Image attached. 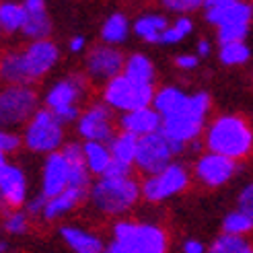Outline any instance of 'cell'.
Masks as SVG:
<instances>
[{
	"label": "cell",
	"mask_w": 253,
	"mask_h": 253,
	"mask_svg": "<svg viewBox=\"0 0 253 253\" xmlns=\"http://www.w3.org/2000/svg\"><path fill=\"white\" fill-rule=\"evenodd\" d=\"M60 58V52L54 42H31L23 52H10L0 60V77L8 84H23L42 79L49 72Z\"/></svg>",
	"instance_id": "6da1fadb"
},
{
	"label": "cell",
	"mask_w": 253,
	"mask_h": 253,
	"mask_svg": "<svg viewBox=\"0 0 253 253\" xmlns=\"http://www.w3.org/2000/svg\"><path fill=\"white\" fill-rule=\"evenodd\" d=\"M204 146L208 153H216L239 163L253 150V128L243 116L224 113L214 118L206 128Z\"/></svg>",
	"instance_id": "7a4b0ae2"
},
{
	"label": "cell",
	"mask_w": 253,
	"mask_h": 253,
	"mask_svg": "<svg viewBox=\"0 0 253 253\" xmlns=\"http://www.w3.org/2000/svg\"><path fill=\"white\" fill-rule=\"evenodd\" d=\"M208 111H210V95L208 93L200 91V93L189 95L187 105L179 113L163 120L161 134L165 136L167 140L177 142V144H183V146L194 144V142H198L200 134L204 132Z\"/></svg>",
	"instance_id": "3957f363"
},
{
	"label": "cell",
	"mask_w": 253,
	"mask_h": 253,
	"mask_svg": "<svg viewBox=\"0 0 253 253\" xmlns=\"http://www.w3.org/2000/svg\"><path fill=\"white\" fill-rule=\"evenodd\" d=\"M107 253H167V235L157 224L122 220L113 226Z\"/></svg>",
	"instance_id": "277c9868"
},
{
	"label": "cell",
	"mask_w": 253,
	"mask_h": 253,
	"mask_svg": "<svg viewBox=\"0 0 253 253\" xmlns=\"http://www.w3.org/2000/svg\"><path fill=\"white\" fill-rule=\"evenodd\" d=\"M142 194V185L134 177L126 179H101L91 189V200L103 214H124L130 210Z\"/></svg>",
	"instance_id": "5b68a950"
},
{
	"label": "cell",
	"mask_w": 253,
	"mask_h": 253,
	"mask_svg": "<svg viewBox=\"0 0 253 253\" xmlns=\"http://www.w3.org/2000/svg\"><path fill=\"white\" fill-rule=\"evenodd\" d=\"M37 113V95L31 86L8 84L0 91V128H19Z\"/></svg>",
	"instance_id": "8992f818"
},
{
	"label": "cell",
	"mask_w": 253,
	"mask_h": 253,
	"mask_svg": "<svg viewBox=\"0 0 253 253\" xmlns=\"http://www.w3.org/2000/svg\"><path fill=\"white\" fill-rule=\"evenodd\" d=\"M105 103L113 109H122L124 113L138 111L150 107L155 101V88L153 84H140L130 81L126 74H120L113 81L107 83L103 91Z\"/></svg>",
	"instance_id": "52a82bcc"
},
{
	"label": "cell",
	"mask_w": 253,
	"mask_h": 253,
	"mask_svg": "<svg viewBox=\"0 0 253 253\" xmlns=\"http://www.w3.org/2000/svg\"><path fill=\"white\" fill-rule=\"evenodd\" d=\"M62 122L54 116L49 109H37V113L31 118V122L25 126L23 140L29 150L33 153H58L62 144Z\"/></svg>",
	"instance_id": "ba28073f"
},
{
	"label": "cell",
	"mask_w": 253,
	"mask_h": 253,
	"mask_svg": "<svg viewBox=\"0 0 253 253\" xmlns=\"http://www.w3.org/2000/svg\"><path fill=\"white\" fill-rule=\"evenodd\" d=\"M189 185V171L181 163H171V165L157 175H150L142 183V196L148 202H163L181 194Z\"/></svg>",
	"instance_id": "9c48e42d"
},
{
	"label": "cell",
	"mask_w": 253,
	"mask_h": 253,
	"mask_svg": "<svg viewBox=\"0 0 253 253\" xmlns=\"http://www.w3.org/2000/svg\"><path fill=\"white\" fill-rule=\"evenodd\" d=\"M173 157L175 155L171 150L169 140L161 132H157V134H150V136L140 138L134 165L150 177V175H157L161 171H165L173 163Z\"/></svg>",
	"instance_id": "30bf717a"
},
{
	"label": "cell",
	"mask_w": 253,
	"mask_h": 253,
	"mask_svg": "<svg viewBox=\"0 0 253 253\" xmlns=\"http://www.w3.org/2000/svg\"><path fill=\"white\" fill-rule=\"evenodd\" d=\"M239 171V163L233 159H226L216 153H204L200 155L196 165H194V175L196 179L206 185V187H220L229 183Z\"/></svg>",
	"instance_id": "8fae6325"
},
{
	"label": "cell",
	"mask_w": 253,
	"mask_h": 253,
	"mask_svg": "<svg viewBox=\"0 0 253 253\" xmlns=\"http://www.w3.org/2000/svg\"><path fill=\"white\" fill-rule=\"evenodd\" d=\"M204 17L216 29L226 25H251L253 4L245 0H208L204 2Z\"/></svg>",
	"instance_id": "7c38bea8"
},
{
	"label": "cell",
	"mask_w": 253,
	"mask_h": 253,
	"mask_svg": "<svg viewBox=\"0 0 253 253\" xmlns=\"http://www.w3.org/2000/svg\"><path fill=\"white\" fill-rule=\"evenodd\" d=\"M126 66V60L120 49L111 45H95L86 56V70L95 81H113L120 77Z\"/></svg>",
	"instance_id": "4fadbf2b"
},
{
	"label": "cell",
	"mask_w": 253,
	"mask_h": 253,
	"mask_svg": "<svg viewBox=\"0 0 253 253\" xmlns=\"http://www.w3.org/2000/svg\"><path fill=\"white\" fill-rule=\"evenodd\" d=\"M79 134L83 138H86V142H109L116 136H113V126H111V111L105 105H93L88 107L81 120H79Z\"/></svg>",
	"instance_id": "5bb4252c"
},
{
	"label": "cell",
	"mask_w": 253,
	"mask_h": 253,
	"mask_svg": "<svg viewBox=\"0 0 253 253\" xmlns=\"http://www.w3.org/2000/svg\"><path fill=\"white\" fill-rule=\"evenodd\" d=\"M86 81L83 74H72V77L56 83L45 97V105L49 111H60L68 107H79V101L84 95Z\"/></svg>",
	"instance_id": "9a60e30c"
},
{
	"label": "cell",
	"mask_w": 253,
	"mask_h": 253,
	"mask_svg": "<svg viewBox=\"0 0 253 253\" xmlns=\"http://www.w3.org/2000/svg\"><path fill=\"white\" fill-rule=\"evenodd\" d=\"M70 185V165L66 157L60 153H52L47 155L45 165H43V189L42 194L52 200L56 196H60L62 192H66Z\"/></svg>",
	"instance_id": "2e32d148"
},
{
	"label": "cell",
	"mask_w": 253,
	"mask_h": 253,
	"mask_svg": "<svg viewBox=\"0 0 253 253\" xmlns=\"http://www.w3.org/2000/svg\"><path fill=\"white\" fill-rule=\"evenodd\" d=\"M27 198V179L17 165H4L0 169V206L19 208Z\"/></svg>",
	"instance_id": "e0dca14e"
},
{
	"label": "cell",
	"mask_w": 253,
	"mask_h": 253,
	"mask_svg": "<svg viewBox=\"0 0 253 253\" xmlns=\"http://www.w3.org/2000/svg\"><path fill=\"white\" fill-rule=\"evenodd\" d=\"M120 126H122V132L144 138V136L161 132L163 118L157 113L155 107H144V109H138V111L124 113L122 120H120Z\"/></svg>",
	"instance_id": "ac0fdd59"
},
{
	"label": "cell",
	"mask_w": 253,
	"mask_h": 253,
	"mask_svg": "<svg viewBox=\"0 0 253 253\" xmlns=\"http://www.w3.org/2000/svg\"><path fill=\"white\" fill-rule=\"evenodd\" d=\"M23 6L27 10V21H25L23 33L31 37L33 42H43L49 35V31H52V23H49V17L45 12V4L42 0H27Z\"/></svg>",
	"instance_id": "d6986e66"
},
{
	"label": "cell",
	"mask_w": 253,
	"mask_h": 253,
	"mask_svg": "<svg viewBox=\"0 0 253 253\" xmlns=\"http://www.w3.org/2000/svg\"><path fill=\"white\" fill-rule=\"evenodd\" d=\"M189 101V95L183 93L181 88L177 86H165V88H159L155 93V101H153V107L157 109L159 116L165 120L171 118L175 113H179Z\"/></svg>",
	"instance_id": "ffe728a7"
},
{
	"label": "cell",
	"mask_w": 253,
	"mask_h": 253,
	"mask_svg": "<svg viewBox=\"0 0 253 253\" xmlns=\"http://www.w3.org/2000/svg\"><path fill=\"white\" fill-rule=\"evenodd\" d=\"M86 192L88 189H84V187H68L66 192H62L60 196L47 200L45 210H43V218L52 220V218L60 216V214L72 210L74 206H79L81 202L86 198Z\"/></svg>",
	"instance_id": "44dd1931"
},
{
	"label": "cell",
	"mask_w": 253,
	"mask_h": 253,
	"mask_svg": "<svg viewBox=\"0 0 253 253\" xmlns=\"http://www.w3.org/2000/svg\"><path fill=\"white\" fill-rule=\"evenodd\" d=\"M169 25L171 23L163 15L150 12V15H142L134 21V33L148 43H161V37L169 29Z\"/></svg>",
	"instance_id": "7402d4cb"
},
{
	"label": "cell",
	"mask_w": 253,
	"mask_h": 253,
	"mask_svg": "<svg viewBox=\"0 0 253 253\" xmlns=\"http://www.w3.org/2000/svg\"><path fill=\"white\" fill-rule=\"evenodd\" d=\"M60 235L70 245V249H74L77 253H101L103 251V243H101V239L91 235V233H86V231H83V229L62 226Z\"/></svg>",
	"instance_id": "603a6c76"
},
{
	"label": "cell",
	"mask_w": 253,
	"mask_h": 253,
	"mask_svg": "<svg viewBox=\"0 0 253 253\" xmlns=\"http://www.w3.org/2000/svg\"><path fill=\"white\" fill-rule=\"evenodd\" d=\"M138 144H140V138L122 132L111 140L109 144V153L113 157V161H120L124 165H134L136 163V155H138Z\"/></svg>",
	"instance_id": "cb8c5ba5"
},
{
	"label": "cell",
	"mask_w": 253,
	"mask_h": 253,
	"mask_svg": "<svg viewBox=\"0 0 253 253\" xmlns=\"http://www.w3.org/2000/svg\"><path fill=\"white\" fill-rule=\"evenodd\" d=\"M124 74L134 83L140 84H153L155 83V66L144 54H134L126 60Z\"/></svg>",
	"instance_id": "d4e9b609"
},
{
	"label": "cell",
	"mask_w": 253,
	"mask_h": 253,
	"mask_svg": "<svg viewBox=\"0 0 253 253\" xmlns=\"http://www.w3.org/2000/svg\"><path fill=\"white\" fill-rule=\"evenodd\" d=\"M83 150H84V163H86L88 171L103 177V173L107 171V167L113 161L109 148L105 144H99V142H86L83 146Z\"/></svg>",
	"instance_id": "484cf974"
},
{
	"label": "cell",
	"mask_w": 253,
	"mask_h": 253,
	"mask_svg": "<svg viewBox=\"0 0 253 253\" xmlns=\"http://www.w3.org/2000/svg\"><path fill=\"white\" fill-rule=\"evenodd\" d=\"M128 33H130V23H128V17L122 15V12H113L103 23V27H101V37H103V42L107 45L126 42Z\"/></svg>",
	"instance_id": "4316f807"
},
{
	"label": "cell",
	"mask_w": 253,
	"mask_h": 253,
	"mask_svg": "<svg viewBox=\"0 0 253 253\" xmlns=\"http://www.w3.org/2000/svg\"><path fill=\"white\" fill-rule=\"evenodd\" d=\"M206 253H253V241L247 237H233V235H220L210 243Z\"/></svg>",
	"instance_id": "83f0119b"
},
{
	"label": "cell",
	"mask_w": 253,
	"mask_h": 253,
	"mask_svg": "<svg viewBox=\"0 0 253 253\" xmlns=\"http://www.w3.org/2000/svg\"><path fill=\"white\" fill-rule=\"evenodd\" d=\"M25 21H27V10L23 4H15V2H2L0 4V25L2 29L12 33V31H23Z\"/></svg>",
	"instance_id": "f1b7e54d"
},
{
	"label": "cell",
	"mask_w": 253,
	"mask_h": 253,
	"mask_svg": "<svg viewBox=\"0 0 253 253\" xmlns=\"http://www.w3.org/2000/svg\"><path fill=\"white\" fill-rule=\"evenodd\" d=\"M222 233L233 237H247L253 233V218L239 210H233L222 218Z\"/></svg>",
	"instance_id": "f546056e"
},
{
	"label": "cell",
	"mask_w": 253,
	"mask_h": 253,
	"mask_svg": "<svg viewBox=\"0 0 253 253\" xmlns=\"http://www.w3.org/2000/svg\"><path fill=\"white\" fill-rule=\"evenodd\" d=\"M218 60L226 66H241L251 60V47L241 42V43H229L218 47Z\"/></svg>",
	"instance_id": "4dcf8cb0"
},
{
	"label": "cell",
	"mask_w": 253,
	"mask_h": 253,
	"mask_svg": "<svg viewBox=\"0 0 253 253\" xmlns=\"http://www.w3.org/2000/svg\"><path fill=\"white\" fill-rule=\"evenodd\" d=\"M194 31V21L189 19V17H179V19H175L171 25H169V29L163 33L161 37V43H179L181 40H185V37Z\"/></svg>",
	"instance_id": "1f68e13d"
},
{
	"label": "cell",
	"mask_w": 253,
	"mask_h": 253,
	"mask_svg": "<svg viewBox=\"0 0 253 253\" xmlns=\"http://www.w3.org/2000/svg\"><path fill=\"white\" fill-rule=\"evenodd\" d=\"M249 31H251V25H226V27L216 29V40L220 45L241 43L247 40Z\"/></svg>",
	"instance_id": "d6a6232c"
},
{
	"label": "cell",
	"mask_w": 253,
	"mask_h": 253,
	"mask_svg": "<svg viewBox=\"0 0 253 253\" xmlns=\"http://www.w3.org/2000/svg\"><path fill=\"white\" fill-rule=\"evenodd\" d=\"M237 210L253 218V181L247 183L237 196Z\"/></svg>",
	"instance_id": "836d02e7"
},
{
	"label": "cell",
	"mask_w": 253,
	"mask_h": 253,
	"mask_svg": "<svg viewBox=\"0 0 253 253\" xmlns=\"http://www.w3.org/2000/svg\"><path fill=\"white\" fill-rule=\"evenodd\" d=\"M4 229L12 235H23L27 231V216L23 212H10L4 220Z\"/></svg>",
	"instance_id": "e575fe53"
},
{
	"label": "cell",
	"mask_w": 253,
	"mask_h": 253,
	"mask_svg": "<svg viewBox=\"0 0 253 253\" xmlns=\"http://www.w3.org/2000/svg\"><path fill=\"white\" fill-rule=\"evenodd\" d=\"M163 6L175 12H181V17H183V12H192L200 6H204V2H200V0H165Z\"/></svg>",
	"instance_id": "d590c367"
},
{
	"label": "cell",
	"mask_w": 253,
	"mask_h": 253,
	"mask_svg": "<svg viewBox=\"0 0 253 253\" xmlns=\"http://www.w3.org/2000/svg\"><path fill=\"white\" fill-rule=\"evenodd\" d=\"M132 165H124L120 161H111V165L107 167V171L103 173L105 179H126V177H132Z\"/></svg>",
	"instance_id": "8d00e7d4"
},
{
	"label": "cell",
	"mask_w": 253,
	"mask_h": 253,
	"mask_svg": "<svg viewBox=\"0 0 253 253\" xmlns=\"http://www.w3.org/2000/svg\"><path fill=\"white\" fill-rule=\"evenodd\" d=\"M19 146H21V138L17 134L0 128V150H2V153H12V150H17Z\"/></svg>",
	"instance_id": "74e56055"
},
{
	"label": "cell",
	"mask_w": 253,
	"mask_h": 253,
	"mask_svg": "<svg viewBox=\"0 0 253 253\" xmlns=\"http://www.w3.org/2000/svg\"><path fill=\"white\" fill-rule=\"evenodd\" d=\"M175 64L183 70H192L198 66V54H181L175 58Z\"/></svg>",
	"instance_id": "f35d334b"
},
{
	"label": "cell",
	"mask_w": 253,
	"mask_h": 253,
	"mask_svg": "<svg viewBox=\"0 0 253 253\" xmlns=\"http://www.w3.org/2000/svg\"><path fill=\"white\" fill-rule=\"evenodd\" d=\"M45 204H47V198L42 194V196H37L35 200H31L29 204H27V212L29 214H43V210H45Z\"/></svg>",
	"instance_id": "ab89813d"
},
{
	"label": "cell",
	"mask_w": 253,
	"mask_h": 253,
	"mask_svg": "<svg viewBox=\"0 0 253 253\" xmlns=\"http://www.w3.org/2000/svg\"><path fill=\"white\" fill-rule=\"evenodd\" d=\"M208 249L204 247V243L198 241V239H189L183 243V253H206Z\"/></svg>",
	"instance_id": "60d3db41"
},
{
	"label": "cell",
	"mask_w": 253,
	"mask_h": 253,
	"mask_svg": "<svg viewBox=\"0 0 253 253\" xmlns=\"http://www.w3.org/2000/svg\"><path fill=\"white\" fill-rule=\"evenodd\" d=\"M210 49H212V45H210V42H208V40H200V42H198V47H196L198 58L208 56V54H210Z\"/></svg>",
	"instance_id": "b9f144b4"
},
{
	"label": "cell",
	"mask_w": 253,
	"mask_h": 253,
	"mask_svg": "<svg viewBox=\"0 0 253 253\" xmlns=\"http://www.w3.org/2000/svg\"><path fill=\"white\" fill-rule=\"evenodd\" d=\"M70 52H81V49L84 47V37H81V35H77V37H72L70 40Z\"/></svg>",
	"instance_id": "7bdbcfd3"
},
{
	"label": "cell",
	"mask_w": 253,
	"mask_h": 253,
	"mask_svg": "<svg viewBox=\"0 0 253 253\" xmlns=\"http://www.w3.org/2000/svg\"><path fill=\"white\" fill-rule=\"evenodd\" d=\"M6 165V163H4V153H2V150H0V169H2Z\"/></svg>",
	"instance_id": "ee69618b"
},
{
	"label": "cell",
	"mask_w": 253,
	"mask_h": 253,
	"mask_svg": "<svg viewBox=\"0 0 253 253\" xmlns=\"http://www.w3.org/2000/svg\"><path fill=\"white\" fill-rule=\"evenodd\" d=\"M6 249H8V245H6L4 241H0V253H4Z\"/></svg>",
	"instance_id": "f6af8a7d"
},
{
	"label": "cell",
	"mask_w": 253,
	"mask_h": 253,
	"mask_svg": "<svg viewBox=\"0 0 253 253\" xmlns=\"http://www.w3.org/2000/svg\"><path fill=\"white\" fill-rule=\"evenodd\" d=\"M2 31H4V29H2V25H0V37H2Z\"/></svg>",
	"instance_id": "bcb514c9"
}]
</instances>
